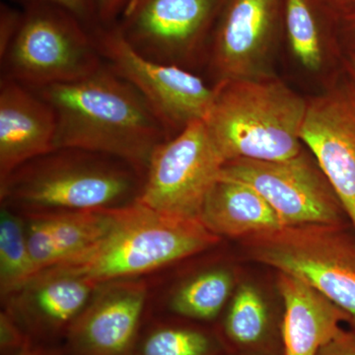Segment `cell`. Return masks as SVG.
Masks as SVG:
<instances>
[{
	"instance_id": "cell-1",
	"label": "cell",
	"mask_w": 355,
	"mask_h": 355,
	"mask_svg": "<svg viewBox=\"0 0 355 355\" xmlns=\"http://www.w3.org/2000/svg\"><path fill=\"white\" fill-rule=\"evenodd\" d=\"M31 90L55 112L53 148L108 154L146 176L157 147L171 139L144 96L107 65L80 80Z\"/></svg>"
},
{
	"instance_id": "cell-2",
	"label": "cell",
	"mask_w": 355,
	"mask_h": 355,
	"mask_svg": "<svg viewBox=\"0 0 355 355\" xmlns=\"http://www.w3.org/2000/svg\"><path fill=\"white\" fill-rule=\"evenodd\" d=\"M144 176L108 154L57 147L0 182V207L21 216L114 210L139 202Z\"/></svg>"
},
{
	"instance_id": "cell-3",
	"label": "cell",
	"mask_w": 355,
	"mask_h": 355,
	"mask_svg": "<svg viewBox=\"0 0 355 355\" xmlns=\"http://www.w3.org/2000/svg\"><path fill=\"white\" fill-rule=\"evenodd\" d=\"M221 240L200 218L166 216L137 202L119 209L108 232L87 251L53 268L97 284L147 279L210 251Z\"/></svg>"
},
{
	"instance_id": "cell-4",
	"label": "cell",
	"mask_w": 355,
	"mask_h": 355,
	"mask_svg": "<svg viewBox=\"0 0 355 355\" xmlns=\"http://www.w3.org/2000/svg\"><path fill=\"white\" fill-rule=\"evenodd\" d=\"M205 125L226 162L286 160L303 148L308 99L270 74L214 85Z\"/></svg>"
},
{
	"instance_id": "cell-5",
	"label": "cell",
	"mask_w": 355,
	"mask_h": 355,
	"mask_svg": "<svg viewBox=\"0 0 355 355\" xmlns=\"http://www.w3.org/2000/svg\"><path fill=\"white\" fill-rule=\"evenodd\" d=\"M252 260L304 280L338 306L355 330V231L306 224L242 240Z\"/></svg>"
},
{
	"instance_id": "cell-6",
	"label": "cell",
	"mask_w": 355,
	"mask_h": 355,
	"mask_svg": "<svg viewBox=\"0 0 355 355\" xmlns=\"http://www.w3.org/2000/svg\"><path fill=\"white\" fill-rule=\"evenodd\" d=\"M0 62L1 76L31 89L80 80L104 64L91 29L64 9L43 3L26 4Z\"/></svg>"
},
{
	"instance_id": "cell-7",
	"label": "cell",
	"mask_w": 355,
	"mask_h": 355,
	"mask_svg": "<svg viewBox=\"0 0 355 355\" xmlns=\"http://www.w3.org/2000/svg\"><path fill=\"white\" fill-rule=\"evenodd\" d=\"M92 31L103 62L144 96L170 137L193 121H203L216 89L191 70L144 58L123 38L118 24Z\"/></svg>"
},
{
	"instance_id": "cell-8",
	"label": "cell",
	"mask_w": 355,
	"mask_h": 355,
	"mask_svg": "<svg viewBox=\"0 0 355 355\" xmlns=\"http://www.w3.org/2000/svg\"><path fill=\"white\" fill-rule=\"evenodd\" d=\"M225 163L205 121H193L157 147L139 202L166 216L200 218Z\"/></svg>"
},
{
	"instance_id": "cell-9",
	"label": "cell",
	"mask_w": 355,
	"mask_h": 355,
	"mask_svg": "<svg viewBox=\"0 0 355 355\" xmlns=\"http://www.w3.org/2000/svg\"><path fill=\"white\" fill-rule=\"evenodd\" d=\"M220 177L258 191L284 226L350 224L336 191L308 149L286 160L227 161Z\"/></svg>"
},
{
	"instance_id": "cell-10",
	"label": "cell",
	"mask_w": 355,
	"mask_h": 355,
	"mask_svg": "<svg viewBox=\"0 0 355 355\" xmlns=\"http://www.w3.org/2000/svg\"><path fill=\"white\" fill-rule=\"evenodd\" d=\"M222 2L135 0L116 24L125 41L144 58L189 69L200 58L207 60Z\"/></svg>"
},
{
	"instance_id": "cell-11",
	"label": "cell",
	"mask_w": 355,
	"mask_h": 355,
	"mask_svg": "<svg viewBox=\"0 0 355 355\" xmlns=\"http://www.w3.org/2000/svg\"><path fill=\"white\" fill-rule=\"evenodd\" d=\"M280 20L282 0H223L207 53L216 83L268 76Z\"/></svg>"
},
{
	"instance_id": "cell-12",
	"label": "cell",
	"mask_w": 355,
	"mask_h": 355,
	"mask_svg": "<svg viewBox=\"0 0 355 355\" xmlns=\"http://www.w3.org/2000/svg\"><path fill=\"white\" fill-rule=\"evenodd\" d=\"M301 140L329 180L355 231V83L308 99Z\"/></svg>"
},
{
	"instance_id": "cell-13",
	"label": "cell",
	"mask_w": 355,
	"mask_h": 355,
	"mask_svg": "<svg viewBox=\"0 0 355 355\" xmlns=\"http://www.w3.org/2000/svg\"><path fill=\"white\" fill-rule=\"evenodd\" d=\"M147 279L100 284L64 342L65 355H132L147 317Z\"/></svg>"
},
{
	"instance_id": "cell-14",
	"label": "cell",
	"mask_w": 355,
	"mask_h": 355,
	"mask_svg": "<svg viewBox=\"0 0 355 355\" xmlns=\"http://www.w3.org/2000/svg\"><path fill=\"white\" fill-rule=\"evenodd\" d=\"M99 284L51 268L1 300V309L17 322L32 345H64Z\"/></svg>"
},
{
	"instance_id": "cell-15",
	"label": "cell",
	"mask_w": 355,
	"mask_h": 355,
	"mask_svg": "<svg viewBox=\"0 0 355 355\" xmlns=\"http://www.w3.org/2000/svg\"><path fill=\"white\" fill-rule=\"evenodd\" d=\"M55 112L17 81L0 79V182L27 161L55 147Z\"/></svg>"
},
{
	"instance_id": "cell-16",
	"label": "cell",
	"mask_w": 355,
	"mask_h": 355,
	"mask_svg": "<svg viewBox=\"0 0 355 355\" xmlns=\"http://www.w3.org/2000/svg\"><path fill=\"white\" fill-rule=\"evenodd\" d=\"M282 301L284 355H318L343 330L347 318L338 306L304 280L279 272Z\"/></svg>"
},
{
	"instance_id": "cell-17",
	"label": "cell",
	"mask_w": 355,
	"mask_h": 355,
	"mask_svg": "<svg viewBox=\"0 0 355 355\" xmlns=\"http://www.w3.org/2000/svg\"><path fill=\"white\" fill-rule=\"evenodd\" d=\"M118 210L23 216L30 253L37 272L87 251L108 232Z\"/></svg>"
},
{
	"instance_id": "cell-18",
	"label": "cell",
	"mask_w": 355,
	"mask_h": 355,
	"mask_svg": "<svg viewBox=\"0 0 355 355\" xmlns=\"http://www.w3.org/2000/svg\"><path fill=\"white\" fill-rule=\"evenodd\" d=\"M149 282L148 315L172 316L214 324L225 311L234 288V275L223 266H210L168 282L156 277Z\"/></svg>"
},
{
	"instance_id": "cell-19",
	"label": "cell",
	"mask_w": 355,
	"mask_h": 355,
	"mask_svg": "<svg viewBox=\"0 0 355 355\" xmlns=\"http://www.w3.org/2000/svg\"><path fill=\"white\" fill-rule=\"evenodd\" d=\"M200 220L221 239L243 240L284 227L279 214L258 191L222 177L203 203Z\"/></svg>"
},
{
	"instance_id": "cell-20",
	"label": "cell",
	"mask_w": 355,
	"mask_h": 355,
	"mask_svg": "<svg viewBox=\"0 0 355 355\" xmlns=\"http://www.w3.org/2000/svg\"><path fill=\"white\" fill-rule=\"evenodd\" d=\"M216 327L229 354L284 355L282 322L272 319L263 296L250 284L236 291Z\"/></svg>"
},
{
	"instance_id": "cell-21",
	"label": "cell",
	"mask_w": 355,
	"mask_h": 355,
	"mask_svg": "<svg viewBox=\"0 0 355 355\" xmlns=\"http://www.w3.org/2000/svg\"><path fill=\"white\" fill-rule=\"evenodd\" d=\"M333 15L319 0H282V22L289 50L299 64L313 73L323 71L335 51Z\"/></svg>"
},
{
	"instance_id": "cell-22",
	"label": "cell",
	"mask_w": 355,
	"mask_h": 355,
	"mask_svg": "<svg viewBox=\"0 0 355 355\" xmlns=\"http://www.w3.org/2000/svg\"><path fill=\"white\" fill-rule=\"evenodd\" d=\"M228 349L214 324L148 315L132 355H226Z\"/></svg>"
},
{
	"instance_id": "cell-23",
	"label": "cell",
	"mask_w": 355,
	"mask_h": 355,
	"mask_svg": "<svg viewBox=\"0 0 355 355\" xmlns=\"http://www.w3.org/2000/svg\"><path fill=\"white\" fill-rule=\"evenodd\" d=\"M36 273L24 216L0 207V299L19 288Z\"/></svg>"
},
{
	"instance_id": "cell-24",
	"label": "cell",
	"mask_w": 355,
	"mask_h": 355,
	"mask_svg": "<svg viewBox=\"0 0 355 355\" xmlns=\"http://www.w3.org/2000/svg\"><path fill=\"white\" fill-rule=\"evenodd\" d=\"M30 345L31 340L17 322L0 310V355H17Z\"/></svg>"
},
{
	"instance_id": "cell-25",
	"label": "cell",
	"mask_w": 355,
	"mask_h": 355,
	"mask_svg": "<svg viewBox=\"0 0 355 355\" xmlns=\"http://www.w3.org/2000/svg\"><path fill=\"white\" fill-rule=\"evenodd\" d=\"M26 4L43 3L64 9L80 20L89 29L99 25L97 16V0H25Z\"/></svg>"
},
{
	"instance_id": "cell-26",
	"label": "cell",
	"mask_w": 355,
	"mask_h": 355,
	"mask_svg": "<svg viewBox=\"0 0 355 355\" xmlns=\"http://www.w3.org/2000/svg\"><path fill=\"white\" fill-rule=\"evenodd\" d=\"M22 18V12L1 4L0 11V55H3L15 36Z\"/></svg>"
},
{
	"instance_id": "cell-27",
	"label": "cell",
	"mask_w": 355,
	"mask_h": 355,
	"mask_svg": "<svg viewBox=\"0 0 355 355\" xmlns=\"http://www.w3.org/2000/svg\"><path fill=\"white\" fill-rule=\"evenodd\" d=\"M135 2V0H97V16L99 25L116 24Z\"/></svg>"
},
{
	"instance_id": "cell-28",
	"label": "cell",
	"mask_w": 355,
	"mask_h": 355,
	"mask_svg": "<svg viewBox=\"0 0 355 355\" xmlns=\"http://www.w3.org/2000/svg\"><path fill=\"white\" fill-rule=\"evenodd\" d=\"M318 355H355V330H343Z\"/></svg>"
},
{
	"instance_id": "cell-29",
	"label": "cell",
	"mask_w": 355,
	"mask_h": 355,
	"mask_svg": "<svg viewBox=\"0 0 355 355\" xmlns=\"http://www.w3.org/2000/svg\"><path fill=\"white\" fill-rule=\"evenodd\" d=\"M322 4L334 16H347L355 12V0H319Z\"/></svg>"
},
{
	"instance_id": "cell-30",
	"label": "cell",
	"mask_w": 355,
	"mask_h": 355,
	"mask_svg": "<svg viewBox=\"0 0 355 355\" xmlns=\"http://www.w3.org/2000/svg\"><path fill=\"white\" fill-rule=\"evenodd\" d=\"M17 355H65L64 345H32Z\"/></svg>"
},
{
	"instance_id": "cell-31",
	"label": "cell",
	"mask_w": 355,
	"mask_h": 355,
	"mask_svg": "<svg viewBox=\"0 0 355 355\" xmlns=\"http://www.w3.org/2000/svg\"><path fill=\"white\" fill-rule=\"evenodd\" d=\"M343 20L349 23V30L352 35V41L355 44V12L349 14V15L343 16Z\"/></svg>"
},
{
	"instance_id": "cell-32",
	"label": "cell",
	"mask_w": 355,
	"mask_h": 355,
	"mask_svg": "<svg viewBox=\"0 0 355 355\" xmlns=\"http://www.w3.org/2000/svg\"><path fill=\"white\" fill-rule=\"evenodd\" d=\"M347 69L349 73L352 74V79L355 83V53H350L349 60H347Z\"/></svg>"
},
{
	"instance_id": "cell-33",
	"label": "cell",
	"mask_w": 355,
	"mask_h": 355,
	"mask_svg": "<svg viewBox=\"0 0 355 355\" xmlns=\"http://www.w3.org/2000/svg\"><path fill=\"white\" fill-rule=\"evenodd\" d=\"M226 355H240V354H226Z\"/></svg>"
}]
</instances>
